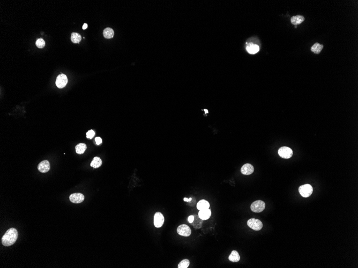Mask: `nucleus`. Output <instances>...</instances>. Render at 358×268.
Segmentation results:
<instances>
[{
	"label": "nucleus",
	"instance_id": "f257e3e1",
	"mask_svg": "<svg viewBox=\"0 0 358 268\" xmlns=\"http://www.w3.org/2000/svg\"><path fill=\"white\" fill-rule=\"evenodd\" d=\"M18 232L16 229L11 228L6 231L2 238V243L4 246H10L15 243L18 238Z\"/></svg>",
	"mask_w": 358,
	"mask_h": 268
},
{
	"label": "nucleus",
	"instance_id": "f03ea898",
	"mask_svg": "<svg viewBox=\"0 0 358 268\" xmlns=\"http://www.w3.org/2000/svg\"><path fill=\"white\" fill-rule=\"evenodd\" d=\"M299 192L302 197H308L313 193V188L311 185L305 184L299 187Z\"/></svg>",
	"mask_w": 358,
	"mask_h": 268
},
{
	"label": "nucleus",
	"instance_id": "7ed1b4c3",
	"mask_svg": "<svg viewBox=\"0 0 358 268\" xmlns=\"http://www.w3.org/2000/svg\"><path fill=\"white\" fill-rule=\"evenodd\" d=\"M247 225L249 228L252 229L255 231L261 230L263 228V224L262 221L255 218H251L247 221Z\"/></svg>",
	"mask_w": 358,
	"mask_h": 268
},
{
	"label": "nucleus",
	"instance_id": "20e7f679",
	"mask_svg": "<svg viewBox=\"0 0 358 268\" xmlns=\"http://www.w3.org/2000/svg\"><path fill=\"white\" fill-rule=\"evenodd\" d=\"M265 208V203L262 200H257L252 203L250 208L252 211L254 212H263Z\"/></svg>",
	"mask_w": 358,
	"mask_h": 268
},
{
	"label": "nucleus",
	"instance_id": "39448f33",
	"mask_svg": "<svg viewBox=\"0 0 358 268\" xmlns=\"http://www.w3.org/2000/svg\"><path fill=\"white\" fill-rule=\"evenodd\" d=\"M278 154L283 159H289L293 155V151L288 147H282L278 150Z\"/></svg>",
	"mask_w": 358,
	"mask_h": 268
},
{
	"label": "nucleus",
	"instance_id": "423d86ee",
	"mask_svg": "<svg viewBox=\"0 0 358 268\" xmlns=\"http://www.w3.org/2000/svg\"><path fill=\"white\" fill-rule=\"evenodd\" d=\"M177 232L179 235L182 236L189 237L191 233V230L187 225L182 224L177 229Z\"/></svg>",
	"mask_w": 358,
	"mask_h": 268
},
{
	"label": "nucleus",
	"instance_id": "0eeeda50",
	"mask_svg": "<svg viewBox=\"0 0 358 268\" xmlns=\"http://www.w3.org/2000/svg\"><path fill=\"white\" fill-rule=\"evenodd\" d=\"M164 217L161 212H157L154 215L153 223L155 227L157 228H161L164 223Z\"/></svg>",
	"mask_w": 358,
	"mask_h": 268
},
{
	"label": "nucleus",
	"instance_id": "6e6552de",
	"mask_svg": "<svg viewBox=\"0 0 358 268\" xmlns=\"http://www.w3.org/2000/svg\"><path fill=\"white\" fill-rule=\"evenodd\" d=\"M68 78L66 75L64 74L59 75L56 78V85L59 88L65 87L68 83Z\"/></svg>",
	"mask_w": 358,
	"mask_h": 268
},
{
	"label": "nucleus",
	"instance_id": "1a4fd4ad",
	"mask_svg": "<svg viewBox=\"0 0 358 268\" xmlns=\"http://www.w3.org/2000/svg\"><path fill=\"white\" fill-rule=\"evenodd\" d=\"M84 195L81 193H74L72 194L70 197H69V199L70 201L72 203H82L84 200Z\"/></svg>",
	"mask_w": 358,
	"mask_h": 268
},
{
	"label": "nucleus",
	"instance_id": "9d476101",
	"mask_svg": "<svg viewBox=\"0 0 358 268\" xmlns=\"http://www.w3.org/2000/svg\"><path fill=\"white\" fill-rule=\"evenodd\" d=\"M38 169L42 173H46L50 170V163L47 160H45L40 162L38 166Z\"/></svg>",
	"mask_w": 358,
	"mask_h": 268
},
{
	"label": "nucleus",
	"instance_id": "9b49d317",
	"mask_svg": "<svg viewBox=\"0 0 358 268\" xmlns=\"http://www.w3.org/2000/svg\"><path fill=\"white\" fill-rule=\"evenodd\" d=\"M246 50L250 54H255L259 50V47L257 44L250 42L247 44Z\"/></svg>",
	"mask_w": 358,
	"mask_h": 268
},
{
	"label": "nucleus",
	"instance_id": "f8f14e48",
	"mask_svg": "<svg viewBox=\"0 0 358 268\" xmlns=\"http://www.w3.org/2000/svg\"><path fill=\"white\" fill-rule=\"evenodd\" d=\"M254 171V168L252 164L247 163L242 166L241 169V173L245 175H249L252 174Z\"/></svg>",
	"mask_w": 358,
	"mask_h": 268
},
{
	"label": "nucleus",
	"instance_id": "ddd939ff",
	"mask_svg": "<svg viewBox=\"0 0 358 268\" xmlns=\"http://www.w3.org/2000/svg\"><path fill=\"white\" fill-rule=\"evenodd\" d=\"M211 215V211L210 209H204L199 210L198 216L203 221L207 220L210 218Z\"/></svg>",
	"mask_w": 358,
	"mask_h": 268
},
{
	"label": "nucleus",
	"instance_id": "4468645a",
	"mask_svg": "<svg viewBox=\"0 0 358 268\" xmlns=\"http://www.w3.org/2000/svg\"><path fill=\"white\" fill-rule=\"evenodd\" d=\"M209 208H210V203L208 201H207L205 200H202L199 201L197 204V208L199 210L209 209Z\"/></svg>",
	"mask_w": 358,
	"mask_h": 268
},
{
	"label": "nucleus",
	"instance_id": "2eb2a0df",
	"mask_svg": "<svg viewBox=\"0 0 358 268\" xmlns=\"http://www.w3.org/2000/svg\"><path fill=\"white\" fill-rule=\"evenodd\" d=\"M305 20V18L303 16H301V15H296V16H293L291 18V23L293 25H299L301 24L302 22Z\"/></svg>",
	"mask_w": 358,
	"mask_h": 268
},
{
	"label": "nucleus",
	"instance_id": "dca6fc26",
	"mask_svg": "<svg viewBox=\"0 0 358 268\" xmlns=\"http://www.w3.org/2000/svg\"><path fill=\"white\" fill-rule=\"evenodd\" d=\"M228 259L231 262H239L240 260V256L239 252L236 250H233L229 256Z\"/></svg>",
	"mask_w": 358,
	"mask_h": 268
},
{
	"label": "nucleus",
	"instance_id": "f3484780",
	"mask_svg": "<svg viewBox=\"0 0 358 268\" xmlns=\"http://www.w3.org/2000/svg\"><path fill=\"white\" fill-rule=\"evenodd\" d=\"M102 165V160L99 157H94L92 162L91 163V166L94 168H98Z\"/></svg>",
	"mask_w": 358,
	"mask_h": 268
},
{
	"label": "nucleus",
	"instance_id": "a211bd4d",
	"mask_svg": "<svg viewBox=\"0 0 358 268\" xmlns=\"http://www.w3.org/2000/svg\"><path fill=\"white\" fill-rule=\"evenodd\" d=\"M103 35H104V37L106 39H111L114 37V32L113 30V29L108 28H105L104 30Z\"/></svg>",
	"mask_w": 358,
	"mask_h": 268
},
{
	"label": "nucleus",
	"instance_id": "6ab92c4d",
	"mask_svg": "<svg viewBox=\"0 0 358 268\" xmlns=\"http://www.w3.org/2000/svg\"><path fill=\"white\" fill-rule=\"evenodd\" d=\"M86 148H87V147L85 143H79L75 147L76 153H77L78 154H83L86 150Z\"/></svg>",
	"mask_w": 358,
	"mask_h": 268
},
{
	"label": "nucleus",
	"instance_id": "aec40b11",
	"mask_svg": "<svg viewBox=\"0 0 358 268\" xmlns=\"http://www.w3.org/2000/svg\"><path fill=\"white\" fill-rule=\"evenodd\" d=\"M323 48V46L322 44H318V43H316L311 47V50L315 54H318L321 53Z\"/></svg>",
	"mask_w": 358,
	"mask_h": 268
},
{
	"label": "nucleus",
	"instance_id": "412c9836",
	"mask_svg": "<svg viewBox=\"0 0 358 268\" xmlns=\"http://www.w3.org/2000/svg\"><path fill=\"white\" fill-rule=\"evenodd\" d=\"M81 35L77 33H72L71 36V40L74 44H78L81 40Z\"/></svg>",
	"mask_w": 358,
	"mask_h": 268
},
{
	"label": "nucleus",
	"instance_id": "4be33fe9",
	"mask_svg": "<svg viewBox=\"0 0 358 268\" xmlns=\"http://www.w3.org/2000/svg\"><path fill=\"white\" fill-rule=\"evenodd\" d=\"M189 264H190L189 261L188 259H184L179 263V264L178 265V268H187L189 267Z\"/></svg>",
	"mask_w": 358,
	"mask_h": 268
},
{
	"label": "nucleus",
	"instance_id": "5701e85b",
	"mask_svg": "<svg viewBox=\"0 0 358 268\" xmlns=\"http://www.w3.org/2000/svg\"><path fill=\"white\" fill-rule=\"evenodd\" d=\"M36 46L39 48H43L45 46V42L43 39H39L36 41Z\"/></svg>",
	"mask_w": 358,
	"mask_h": 268
},
{
	"label": "nucleus",
	"instance_id": "b1692460",
	"mask_svg": "<svg viewBox=\"0 0 358 268\" xmlns=\"http://www.w3.org/2000/svg\"><path fill=\"white\" fill-rule=\"evenodd\" d=\"M95 135V132L94 130H90L86 133V138L88 139H92Z\"/></svg>",
	"mask_w": 358,
	"mask_h": 268
},
{
	"label": "nucleus",
	"instance_id": "393cba45",
	"mask_svg": "<svg viewBox=\"0 0 358 268\" xmlns=\"http://www.w3.org/2000/svg\"><path fill=\"white\" fill-rule=\"evenodd\" d=\"M95 141L97 143L98 145H99L100 144L102 143V139L100 137H97L95 138Z\"/></svg>",
	"mask_w": 358,
	"mask_h": 268
},
{
	"label": "nucleus",
	"instance_id": "a878e982",
	"mask_svg": "<svg viewBox=\"0 0 358 268\" xmlns=\"http://www.w3.org/2000/svg\"><path fill=\"white\" fill-rule=\"evenodd\" d=\"M194 220V216L193 215H190L188 218V221H189V223H190L191 224L193 222Z\"/></svg>",
	"mask_w": 358,
	"mask_h": 268
},
{
	"label": "nucleus",
	"instance_id": "bb28decb",
	"mask_svg": "<svg viewBox=\"0 0 358 268\" xmlns=\"http://www.w3.org/2000/svg\"><path fill=\"white\" fill-rule=\"evenodd\" d=\"M191 200H192L191 197H190L189 199H187L186 197H184V201H186V202H190V201H191Z\"/></svg>",
	"mask_w": 358,
	"mask_h": 268
},
{
	"label": "nucleus",
	"instance_id": "cd10ccee",
	"mask_svg": "<svg viewBox=\"0 0 358 268\" xmlns=\"http://www.w3.org/2000/svg\"><path fill=\"white\" fill-rule=\"evenodd\" d=\"M87 28V24H86V23H85V24H84V25H83V30H85V29H86V28Z\"/></svg>",
	"mask_w": 358,
	"mask_h": 268
}]
</instances>
